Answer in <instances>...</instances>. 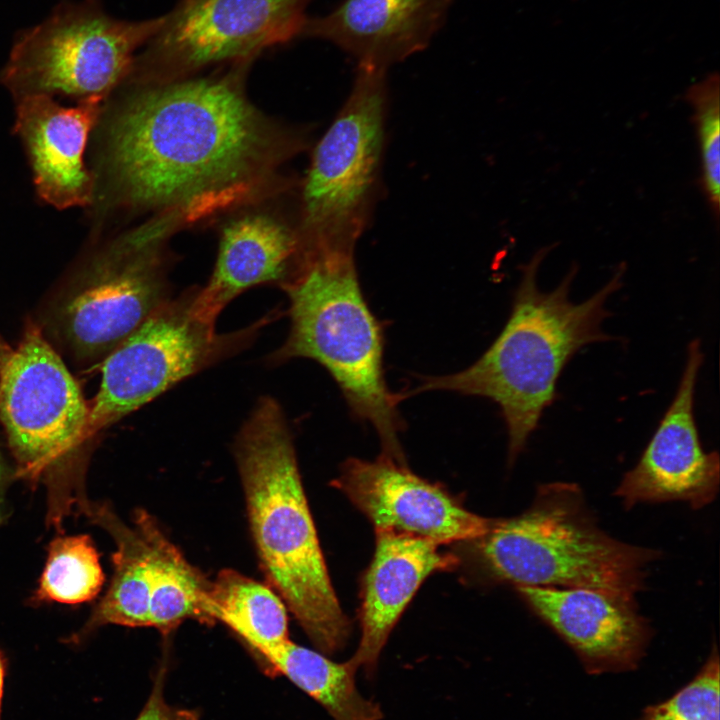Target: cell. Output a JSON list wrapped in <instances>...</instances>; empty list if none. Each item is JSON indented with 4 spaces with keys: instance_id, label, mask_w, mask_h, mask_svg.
Returning a JSON list of instances; mask_svg holds the SVG:
<instances>
[{
    "instance_id": "6da1fadb",
    "label": "cell",
    "mask_w": 720,
    "mask_h": 720,
    "mask_svg": "<svg viewBox=\"0 0 720 720\" xmlns=\"http://www.w3.org/2000/svg\"><path fill=\"white\" fill-rule=\"evenodd\" d=\"M248 63L201 78L137 80L105 133L104 167L120 203L200 217L248 197L302 146L248 101Z\"/></svg>"
},
{
    "instance_id": "7a4b0ae2",
    "label": "cell",
    "mask_w": 720,
    "mask_h": 720,
    "mask_svg": "<svg viewBox=\"0 0 720 720\" xmlns=\"http://www.w3.org/2000/svg\"><path fill=\"white\" fill-rule=\"evenodd\" d=\"M551 250L539 249L521 266L510 316L490 347L469 367L441 376H423L404 398L421 392L448 391L495 402L508 433L512 463L537 429L543 412L556 399L557 381L569 360L584 346L608 341L602 323L607 299L622 286L625 265L596 293L580 303L569 298L578 269L573 265L552 291H541L538 269Z\"/></svg>"
},
{
    "instance_id": "3957f363",
    "label": "cell",
    "mask_w": 720,
    "mask_h": 720,
    "mask_svg": "<svg viewBox=\"0 0 720 720\" xmlns=\"http://www.w3.org/2000/svg\"><path fill=\"white\" fill-rule=\"evenodd\" d=\"M249 523L262 567L325 654L345 645L350 622L332 587L283 410L262 397L235 439Z\"/></svg>"
},
{
    "instance_id": "277c9868",
    "label": "cell",
    "mask_w": 720,
    "mask_h": 720,
    "mask_svg": "<svg viewBox=\"0 0 720 720\" xmlns=\"http://www.w3.org/2000/svg\"><path fill=\"white\" fill-rule=\"evenodd\" d=\"M355 250L305 249L281 288L290 301V331L273 361L307 358L324 367L341 390L353 417L376 431L383 454L405 462L400 443L401 393L384 372L383 324L363 294Z\"/></svg>"
},
{
    "instance_id": "5b68a950",
    "label": "cell",
    "mask_w": 720,
    "mask_h": 720,
    "mask_svg": "<svg viewBox=\"0 0 720 720\" xmlns=\"http://www.w3.org/2000/svg\"><path fill=\"white\" fill-rule=\"evenodd\" d=\"M477 541L492 576L516 587L595 588L630 599L656 557L606 534L569 483L543 485L525 512L492 521Z\"/></svg>"
},
{
    "instance_id": "8992f818",
    "label": "cell",
    "mask_w": 720,
    "mask_h": 720,
    "mask_svg": "<svg viewBox=\"0 0 720 720\" xmlns=\"http://www.w3.org/2000/svg\"><path fill=\"white\" fill-rule=\"evenodd\" d=\"M87 406L66 365L29 326L0 359V420L17 462V476L41 483L47 519L58 530L87 500L77 464L89 440Z\"/></svg>"
},
{
    "instance_id": "52a82bcc",
    "label": "cell",
    "mask_w": 720,
    "mask_h": 720,
    "mask_svg": "<svg viewBox=\"0 0 720 720\" xmlns=\"http://www.w3.org/2000/svg\"><path fill=\"white\" fill-rule=\"evenodd\" d=\"M164 19L128 21L109 14L100 0L63 1L40 23L16 34L0 83L16 99H105L128 78L136 51Z\"/></svg>"
},
{
    "instance_id": "ba28073f",
    "label": "cell",
    "mask_w": 720,
    "mask_h": 720,
    "mask_svg": "<svg viewBox=\"0 0 720 720\" xmlns=\"http://www.w3.org/2000/svg\"><path fill=\"white\" fill-rule=\"evenodd\" d=\"M386 73L357 65L344 105L313 151L301 191L305 248L355 250L369 223L384 150Z\"/></svg>"
},
{
    "instance_id": "9c48e42d",
    "label": "cell",
    "mask_w": 720,
    "mask_h": 720,
    "mask_svg": "<svg viewBox=\"0 0 720 720\" xmlns=\"http://www.w3.org/2000/svg\"><path fill=\"white\" fill-rule=\"evenodd\" d=\"M196 290L169 299L106 356L89 406V438L178 382L236 351L258 326L229 335L193 312Z\"/></svg>"
},
{
    "instance_id": "30bf717a",
    "label": "cell",
    "mask_w": 720,
    "mask_h": 720,
    "mask_svg": "<svg viewBox=\"0 0 720 720\" xmlns=\"http://www.w3.org/2000/svg\"><path fill=\"white\" fill-rule=\"evenodd\" d=\"M312 0H179L136 56L130 76L164 81L212 64L250 62L300 37Z\"/></svg>"
},
{
    "instance_id": "8fae6325",
    "label": "cell",
    "mask_w": 720,
    "mask_h": 720,
    "mask_svg": "<svg viewBox=\"0 0 720 720\" xmlns=\"http://www.w3.org/2000/svg\"><path fill=\"white\" fill-rule=\"evenodd\" d=\"M157 241L124 239L67 303L65 333L78 353L107 356L170 299Z\"/></svg>"
},
{
    "instance_id": "7c38bea8",
    "label": "cell",
    "mask_w": 720,
    "mask_h": 720,
    "mask_svg": "<svg viewBox=\"0 0 720 720\" xmlns=\"http://www.w3.org/2000/svg\"><path fill=\"white\" fill-rule=\"evenodd\" d=\"M703 353L699 340L688 345L676 394L637 464L615 495L626 508L638 503L684 501L693 509L710 504L720 482L719 455L705 452L694 416V396Z\"/></svg>"
},
{
    "instance_id": "4fadbf2b",
    "label": "cell",
    "mask_w": 720,
    "mask_h": 720,
    "mask_svg": "<svg viewBox=\"0 0 720 720\" xmlns=\"http://www.w3.org/2000/svg\"><path fill=\"white\" fill-rule=\"evenodd\" d=\"M333 483L375 529L410 533L439 545L477 540L492 522L384 454L372 461L348 459Z\"/></svg>"
},
{
    "instance_id": "5bb4252c",
    "label": "cell",
    "mask_w": 720,
    "mask_h": 720,
    "mask_svg": "<svg viewBox=\"0 0 720 720\" xmlns=\"http://www.w3.org/2000/svg\"><path fill=\"white\" fill-rule=\"evenodd\" d=\"M516 589L574 650L587 673L631 671L645 656L652 633L634 599L595 588Z\"/></svg>"
},
{
    "instance_id": "9a60e30c",
    "label": "cell",
    "mask_w": 720,
    "mask_h": 720,
    "mask_svg": "<svg viewBox=\"0 0 720 720\" xmlns=\"http://www.w3.org/2000/svg\"><path fill=\"white\" fill-rule=\"evenodd\" d=\"M103 98L62 106L47 95L17 99L15 131L24 145L39 197L57 209L90 204L95 179L85 165L88 138Z\"/></svg>"
},
{
    "instance_id": "2e32d148",
    "label": "cell",
    "mask_w": 720,
    "mask_h": 720,
    "mask_svg": "<svg viewBox=\"0 0 720 720\" xmlns=\"http://www.w3.org/2000/svg\"><path fill=\"white\" fill-rule=\"evenodd\" d=\"M452 0H344L324 16L307 17L300 37L333 43L385 70L424 50L444 24Z\"/></svg>"
},
{
    "instance_id": "e0dca14e",
    "label": "cell",
    "mask_w": 720,
    "mask_h": 720,
    "mask_svg": "<svg viewBox=\"0 0 720 720\" xmlns=\"http://www.w3.org/2000/svg\"><path fill=\"white\" fill-rule=\"evenodd\" d=\"M304 254L300 230L268 212L236 216L223 227L218 257L206 286L196 290L192 309L215 325L220 312L243 291L259 284H286Z\"/></svg>"
},
{
    "instance_id": "ac0fdd59",
    "label": "cell",
    "mask_w": 720,
    "mask_h": 720,
    "mask_svg": "<svg viewBox=\"0 0 720 720\" xmlns=\"http://www.w3.org/2000/svg\"><path fill=\"white\" fill-rule=\"evenodd\" d=\"M375 535L374 556L362 585V634L348 660L356 670L362 666L368 672L375 669L391 630L422 582L458 563L429 539L391 529H375Z\"/></svg>"
},
{
    "instance_id": "d6986e66",
    "label": "cell",
    "mask_w": 720,
    "mask_h": 720,
    "mask_svg": "<svg viewBox=\"0 0 720 720\" xmlns=\"http://www.w3.org/2000/svg\"><path fill=\"white\" fill-rule=\"evenodd\" d=\"M79 512L110 534L116 550L112 557L111 583L90 619L71 641L80 642L107 624L149 626L151 548L148 540L137 526H127L107 504L87 499Z\"/></svg>"
},
{
    "instance_id": "ffe728a7",
    "label": "cell",
    "mask_w": 720,
    "mask_h": 720,
    "mask_svg": "<svg viewBox=\"0 0 720 720\" xmlns=\"http://www.w3.org/2000/svg\"><path fill=\"white\" fill-rule=\"evenodd\" d=\"M134 523L151 548L149 626L168 634L187 619L214 623L208 604L211 581L184 558L146 511H137Z\"/></svg>"
},
{
    "instance_id": "44dd1931",
    "label": "cell",
    "mask_w": 720,
    "mask_h": 720,
    "mask_svg": "<svg viewBox=\"0 0 720 720\" xmlns=\"http://www.w3.org/2000/svg\"><path fill=\"white\" fill-rule=\"evenodd\" d=\"M209 613L234 631L265 666L289 639L286 606L269 586L223 569L211 582Z\"/></svg>"
},
{
    "instance_id": "7402d4cb",
    "label": "cell",
    "mask_w": 720,
    "mask_h": 720,
    "mask_svg": "<svg viewBox=\"0 0 720 720\" xmlns=\"http://www.w3.org/2000/svg\"><path fill=\"white\" fill-rule=\"evenodd\" d=\"M264 670L283 675L321 704L334 720H379V706L358 692L356 669L321 653L286 641L267 660Z\"/></svg>"
},
{
    "instance_id": "603a6c76",
    "label": "cell",
    "mask_w": 720,
    "mask_h": 720,
    "mask_svg": "<svg viewBox=\"0 0 720 720\" xmlns=\"http://www.w3.org/2000/svg\"><path fill=\"white\" fill-rule=\"evenodd\" d=\"M103 583L99 554L89 535L59 536L49 544L35 600L79 604L94 599Z\"/></svg>"
},
{
    "instance_id": "cb8c5ba5",
    "label": "cell",
    "mask_w": 720,
    "mask_h": 720,
    "mask_svg": "<svg viewBox=\"0 0 720 720\" xmlns=\"http://www.w3.org/2000/svg\"><path fill=\"white\" fill-rule=\"evenodd\" d=\"M719 82L718 73H711L692 84L685 95L693 109L701 158V185L716 218L720 200Z\"/></svg>"
},
{
    "instance_id": "d4e9b609",
    "label": "cell",
    "mask_w": 720,
    "mask_h": 720,
    "mask_svg": "<svg viewBox=\"0 0 720 720\" xmlns=\"http://www.w3.org/2000/svg\"><path fill=\"white\" fill-rule=\"evenodd\" d=\"M719 656L716 646L689 683L666 700L646 707L637 720H720Z\"/></svg>"
},
{
    "instance_id": "484cf974",
    "label": "cell",
    "mask_w": 720,
    "mask_h": 720,
    "mask_svg": "<svg viewBox=\"0 0 720 720\" xmlns=\"http://www.w3.org/2000/svg\"><path fill=\"white\" fill-rule=\"evenodd\" d=\"M164 670L157 674L151 693L135 720H201L197 711L169 704L164 697Z\"/></svg>"
},
{
    "instance_id": "4316f807",
    "label": "cell",
    "mask_w": 720,
    "mask_h": 720,
    "mask_svg": "<svg viewBox=\"0 0 720 720\" xmlns=\"http://www.w3.org/2000/svg\"><path fill=\"white\" fill-rule=\"evenodd\" d=\"M7 674V661L3 653L0 651V720H2V704L4 696L5 678Z\"/></svg>"
},
{
    "instance_id": "83f0119b",
    "label": "cell",
    "mask_w": 720,
    "mask_h": 720,
    "mask_svg": "<svg viewBox=\"0 0 720 720\" xmlns=\"http://www.w3.org/2000/svg\"><path fill=\"white\" fill-rule=\"evenodd\" d=\"M5 469L3 462L0 457V522L3 520L6 510H5V501H4V487H5Z\"/></svg>"
}]
</instances>
